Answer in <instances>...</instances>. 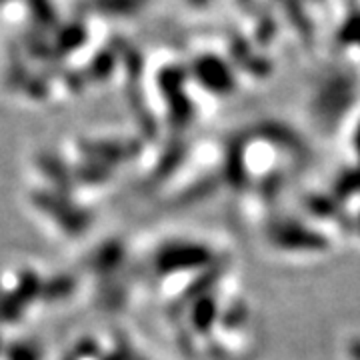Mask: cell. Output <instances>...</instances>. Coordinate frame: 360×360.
<instances>
[{
  "label": "cell",
  "mask_w": 360,
  "mask_h": 360,
  "mask_svg": "<svg viewBox=\"0 0 360 360\" xmlns=\"http://www.w3.org/2000/svg\"><path fill=\"white\" fill-rule=\"evenodd\" d=\"M270 243L290 255H324L330 240L322 231L295 219L278 220L269 232Z\"/></svg>",
  "instance_id": "6da1fadb"
},
{
  "label": "cell",
  "mask_w": 360,
  "mask_h": 360,
  "mask_svg": "<svg viewBox=\"0 0 360 360\" xmlns=\"http://www.w3.org/2000/svg\"><path fill=\"white\" fill-rule=\"evenodd\" d=\"M335 194L338 198L360 194V167L348 168L342 174H338V179L335 180Z\"/></svg>",
  "instance_id": "7a4b0ae2"
},
{
  "label": "cell",
  "mask_w": 360,
  "mask_h": 360,
  "mask_svg": "<svg viewBox=\"0 0 360 360\" xmlns=\"http://www.w3.org/2000/svg\"><path fill=\"white\" fill-rule=\"evenodd\" d=\"M347 356L348 360H360V336H352L347 342Z\"/></svg>",
  "instance_id": "3957f363"
},
{
  "label": "cell",
  "mask_w": 360,
  "mask_h": 360,
  "mask_svg": "<svg viewBox=\"0 0 360 360\" xmlns=\"http://www.w3.org/2000/svg\"><path fill=\"white\" fill-rule=\"evenodd\" d=\"M354 231H356V234L360 236V212L359 217H356V220H354Z\"/></svg>",
  "instance_id": "277c9868"
}]
</instances>
